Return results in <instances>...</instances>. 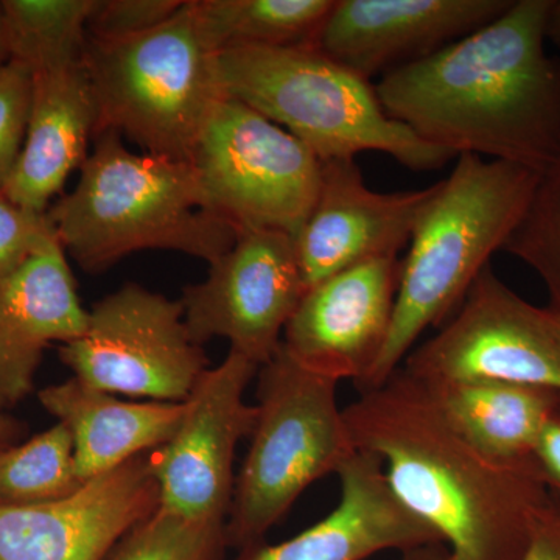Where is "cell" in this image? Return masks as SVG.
Wrapping results in <instances>:
<instances>
[{"mask_svg": "<svg viewBox=\"0 0 560 560\" xmlns=\"http://www.w3.org/2000/svg\"><path fill=\"white\" fill-rule=\"evenodd\" d=\"M539 179V172L510 162L469 153L456 158L412 231L388 340L357 386L360 393L385 385L420 337L458 311L492 254L503 250L521 223Z\"/></svg>", "mask_w": 560, "mask_h": 560, "instance_id": "3", "label": "cell"}, {"mask_svg": "<svg viewBox=\"0 0 560 560\" xmlns=\"http://www.w3.org/2000/svg\"><path fill=\"white\" fill-rule=\"evenodd\" d=\"M400 560H448V551L444 544L423 545L415 550L401 552Z\"/></svg>", "mask_w": 560, "mask_h": 560, "instance_id": "32", "label": "cell"}, {"mask_svg": "<svg viewBox=\"0 0 560 560\" xmlns=\"http://www.w3.org/2000/svg\"><path fill=\"white\" fill-rule=\"evenodd\" d=\"M39 400L70 431L81 481L101 477L171 440L183 404L124 401L79 378L40 390Z\"/></svg>", "mask_w": 560, "mask_h": 560, "instance_id": "20", "label": "cell"}, {"mask_svg": "<svg viewBox=\"0 0 560 560\" xmlns=\"http://www.w3.org/2000/svg\"><path fill=\"white\" fill-rule=\"evenodd\" d=\"M521 560H560V503L555 499L537 523Z\"/></svg>", "mask_w": 560, "mask_h": 560, "instance_id": "31", "label": "cell"}, {"mask_svg": "<svg viewBox=\"0 0 560 560\" xmlns=\"http://www.w3.org/2000/svg\"><path fill=\"white\" fill-rule=\"evenodd\" d=\"M10 60L32 72L83 61L94 0H0Z\"/></svg>", "mask_w": 560, "mask_h": 560, "instance_id": "23", "label": "cell"}, {"mask_svg": "<svg viewBox=\"0 0 560 560\" xmlns=\"http://www.w3.org/2000/svg\"><path fill=\"white\" fill-rule=\"evenodd\" d=\"M33 72L10 60L0 68V189L13 172L24 145L31 117Z\"/></svg>", "mask_w": 560, "mask_h": 560, "instance_id": "27", "label": "cell"}, {"mask_svg": "<svg viewBox=\"0 0 560 560\" xmlns=\"http://www.w3.org/2000/svg\"><path fill=\"white\" fill-rule=\"evenodd\" d=\"M357 451L382 463L394 497L447 547L448 560H521L552 504L536 463L475 447L399 370L345 408Z\"/></svg>", "mask_w": 560, "mask_h": 560, "instance_id": "2", "label": "cell"}, {"mask_svg": "<svg viewBox=\"0 0 560 560\" xmlns=\"http://www.w3.org/2000/svg\"><path fill=\"white\" fill-rule=\"evenodd\" d=\"M10 61L9 46H7L5 31H3L2 7H0V68Z\"/></svg>", "mask_w": 560, "mask_h": 560, "instance_id": "35", "label": "cell"}, {"mask_svg": "<svg viewBox=\"0 0 560 560\" xmlns=\"http://www.w3.org/2000/svg\"><path fill=\"white\" fill-rule=\"evenodd\" d=\"M436 189L381 194L355 160L320 161L318 195L294 235L305 291L361 261L399 256Z\"/></svg>", "mask_w": 560, "mask_h": 560, "instance_id": "15", "label": "cell"}, {"mask_svg": "<svg viewBox=\"0 0 560 560\" xmlns=\"http://www.w3.org/2000/svg\"><path fill=\"white\" fill-rule=\"evenodd\" d=\"M551 0H512L477 32L375 84L389 119L455 154L544 173L560 153V60L548 55Z\"/></svg>", "mask_w": 560, "mask_h": 560, "instance_id": "1", "label": "cell"}, {"mask_svg": "<svg viewBox=\"0 0 560 560\" xmlns=\"http://www.w3.org/2000/svg\"><path fill=\"white\" fill-rule=\"evenodd\" d=\"M226 523L191 521L158 508L105 560H224Z\"/></svg>", "mask_w": 560, "mask_h": 560, "instance_id": "25", "label": "cell"}, {"mask_svg": "<svg viewBox=\"0 0 560 560\" xmlns=\"http://www.w3.org/2000/svg\"><path fill=\"white\" fill-rule=\"evenodd\" d=\"M401 259L361 261L304 296L283 330L282 349L304 370L359 386L388 340Z\"/></svg>", "mask_w": 560, "mask_h": 560, "instance_id": "13", "label": "cell"}, {"mask_svg": "<svg viewBox=\"0 0 560 560\" xmlns=\"http://www.w3.org/2000/svg\"><path fill=\"white\" fill-rule=\"evenodd\" d=\"M97 113L83 61L33 72L24 145L3 191L18 205L47 212L70 173L86 162Z\"/></svg>", "mask_w": 560, "mask_h": 560, "instance_id": "19", "label": "cell"}, {"mask_svg": "<svg viewBox=\"0 0 560 560\" xmlns=\"http://www.w3.org/2000/svg\"><path fill=\"white\" fill-rule=\"evenodd\" d=\"M3 404H5V400L0 399V452L10 447V441L14 434L13 423L3 412Z\"/></svg>", "mask_w": 560, "mask_h": 560, "instance_id": "34", "label": "cell"}, {"mask_svg": "<svg viewBox=\"0 0 560 560\" xmlns=\"http://www.w3.org/2000/svg\"><path fill=\"white\" fill-rule=\"evenodd\" d=\"M547 40L560 49V0H551L547 16Z\"/></svg>", "mask_w": 560, "mask_h": 560, "instance_id": "33", "label": "cell"}, {"mask_svg": "<svg viewBox=\"0 0 560 560\" xmlns=\"http://www.w3.org/2000/svg\"><path fill=\"white\" fill-rule=\"evenodd\" d=\"M534 463L552 499L560 503V401L541 430Z\"/></svg>", "mask_w": 560, "mask_h": 560, "instance_id": "30", "label": "cell"}, {"mask_svg": "<svg viewBox=\"0 0 560 560\" xmlns=\"http://www.w3.org/2000/svg\"><path fill=\"white\" fill-rule=\"evenodd\" d=\"M160 506V488L143 453L66 499L0 506V560H105Z\"/></svg>", "mask_w": 560, "mask_h": 560, "instance_id": "14", "label": "cell"}, {"mask_svg": "<svg viewBox=\"0 0 560 560\" xmlns=\"http://www.w3.org/2000/svg\"><path fill=\"white\" fill-rule=\"evenodd\" d=\"M184 0H94L88 32L92 38H130L160 27Z\"/></svg>", "mask_w": 560, "mask_h": 560, "instance_id": "29", "label": "cell"}, {"mask_svg": "<svg viewBox=\"0 0 560 560\" xmlns=\"http://www.w3.org/2000/svg\"><path fill=\"white\" fill-rule=\"evenodd\" d=\"M337 475L340 501L323 521L289 540L238 552L234 560H366L382 551L442 544L394 497L377 456L357 451Z\"/></svg>", "mask_w": 560, "mask_h": 560, "instance_id": "17", "label": "cell"}, {"mask_svg": "<svg viewBox=\"0 0 560 560\" xmlns=\"http://www.w3.org/2000/svg\"><path fill=\"white\" fill-rule=\"evenodd\" d=\"M55 238L57 232L47 212L24 208L0 189V279Z\"/></svg>", "mask_w": 560, "mask_h": 560, "instance_id": "28", "label": "cell"}, {"mask_svg": "<svg viewBox=\"0 0 560 560\" xmlns=\"http://www.w3.org/2000/svg\"><path fill=\"white\" fill-rule=\"evenodd\" d=\"M66 254L101 272L143 249L178 250L212 264L238 232L210 212L194 165L135 153L121 136H95L75 189L47 210Z\"/></svg>", "mask_w": 560, "mask_h": 560, "instance_id": "4", "label": "cell"}, {"mask_svg": "<svg viewBox=\"0 0 560 560\" xmlns=\"http://www.w3.org/2000/svg\"><path fill=\"white\" fill-rule=\"evenodd\" d=\"M88 320L58 238L0 279V399H22L44 348L77 340Z\"/></svg>", "mask_w": 560, "mask_h": 560, "instance_id": "18", "label": "cell"}, {"mask_svg": "<svg viewBox=\"0 0 560 560\" xmlns=\"http://www.w3.org/2000/svg\"><path fill=\"white\" fill-rule=\"evenodd\" d=\"M83 485L65 423L58 422L31 441L0 452V506L62 500Z\"/></svg>", "mask_w": 560, "mask_h": 560, "instance_id": "24", "label": "cell"}, {"mask_svg": "<svg viewBox=\"0 0 560 560\" xmlns=\"http://www.w3.org/2000/svg\"><path fill=\"white\" fill-rule=\"evenodd\" d=\"M503 250L517 257L547 287L551 308H560V153L540 173L525 215Z\"/></svg>", "mask_w": 560, "mask_h": 560, "instance_id": "26", "label": "cell"}, {"mask_svg": "<svg viewBox=\"0 0 560 560\" xmlns=\"http://www.w3.org/2000/svg\"><path fill=\"white\" fill-rule=\"evenodd\" d=\"M400 370L425 385L504 382L560 393V319L518 296L488 265L458 311Z\"/></svg>", "mask_w": 560, "mask_h": 560, "instance_id": "9", "label": "cell"}, {"mask_svg": "<svg viewBox=\"0 0 560 560\" xmlns=\"http://www.w3.org/2000/svg\"><path fill=\"white\" fill-rule=\"evenodd\" d=\"M337 0H191L213 54L313 46Z\"/></svg>", "mask_w": 560, "mask_h": 560, "instance_id": "22", "label": "cell"}, {"mask_svg": "<svg viewBox=\"0 0 560 560\" xmlns=\"http://www.w3.org/2000/svg\"><path fill=\"white\" fill-rule=\"evenodd\" d=\"M190 164L210 212L237 232L276 231L294 237L318 195L319 158L230 95L213 106Z\"/></svg>", "mask_w": 560, "mask_h": 560, "instance_id": "8", "label": "cell"}, {"mask_svg": "<svg viewBox=\"0 0 560 560\" xmlns=\"http://www.w3.org/2000/svg\"><path fill=\"white\" fill-rule=\"evenodd\" d=\"M512 0H337L313 47L366 80L444 49Z\"/></svg>", "mask_w": 560, "mask_h": 560, "instance_id": "16", "label": "cell"}, {"mask_svg": "<svg viewBox=\"0 0 560 560\" xmlns=\"http://www.w3.org/2000/svg\"><path fill=\"white\" fill-rule=\"evenodd\" d=\"M217 65L226 95L291 132L319 161L381 151L410 171L429 172L458 158L389 119L371 80L316 47L221 51Z\"/></svg>", "mask_w": 560, "mask_h": 560, "instance_id": "5", "label": "cell"}, {"mask_svg": "<svg viewBox=\"0 0 560 560\" xmlns=\"http://www.w3.org/2000/svg\"><path fill=\"white\" fill-rule=\"evenodd\" d=\"M83 65L97 113L95 136L117 132L171 160L190 162L213 106L226 95L191 0L153 31L119 39L90 36Z\"/></svg>", "mask_w": 560, "mask_h": 560, "instance_id": "6", "label": "cell"}, {"mask_svg": "<svg viewBox=\"0 0 560 560\" xmlns=\"http://www.w3.org/2000/svg\"><path fill=\"white\" fill-rule=\"evenodd\" d=\"M420 385L453 429L486 455L510 464L534 463L541 430L560 401L556 390L515 383Z\"/></svg>", "mask_w": 560, "mask_h": 560, "instance_id": "21", "label": "cell"}, {"mask_svg": "<svg viewBox=\"0 0 560 560\" xmlns=\"http://www.w3.org/2000/svg\"><path fill=\"white\" fill-rule=\"evenodd\" d=\"M551 308V307H550ZM552 312L556 313V315L559 316V319H560V308H551Z\"/></svg>", "mask_w": 560, "mask_h": 560, "instance_id": "36", "label": "cell"}, {"mask_svg": "<svg viewBox=\"0 0 560 560\" xmlns=\"http://www.w3.org/2000/svg\"><path fill=\"white\" fill-rule=\"evenodd\" d=\"M257 372L256 363L230 350L223 363L202 374L178 429L149 456L162 510L191 521L228 522L235 452L256 423V405L246 404L245 390Z\"/></svg>", "mask_w": 560, "mask_h": 560, "instance_id": "12", "label": "cell"}, {"mask_svg": "<svg viewBox=\"0 0 560 560\" xmlns=\"http://www.w3.org/2000/svg\"><path fill=\"white\" fill-rule=\"evenodd\" d=\"M73 377L125 396L183 404L209 370L180 301L128 283L90 311L86 330L60 348Z\"/></svg>", "mask_w": 560, "mask_h": 560, "instance_id": "10", "label": "cell"}, {"mask_svg": "<svg viewBox=\"0 0 560 560\" xmlns=\"http://www.w3.org/2000/svg\"><path fill=\"white\" fill-rule=\"evenodd\" d=\"M257 374L256 423L226 522L228 545L238 552L264 544L305 489L357 452L338 382L304 370L282 345Z\"/></svg>", "mask_w": 560, "mask_h": 560, "instance_id": "7", "label": "cell"}, {"mask_svg": "<svg viewBox=\"0 0 560 560\" xmlns=\"http://www.w3.org/2000/svg\"><path fill=\"white\" fill-rule=\"evenodd\" d=\"M210 265L208 278L184 290V320L198 346L226 338L231 350L257 366L282 345L287 324L305 294L293 235L238 232Z\"/></svg>", "mask_w": 560, "mask_h": 560, "instance_id": "11", "label": "cell"}]
</instances>
